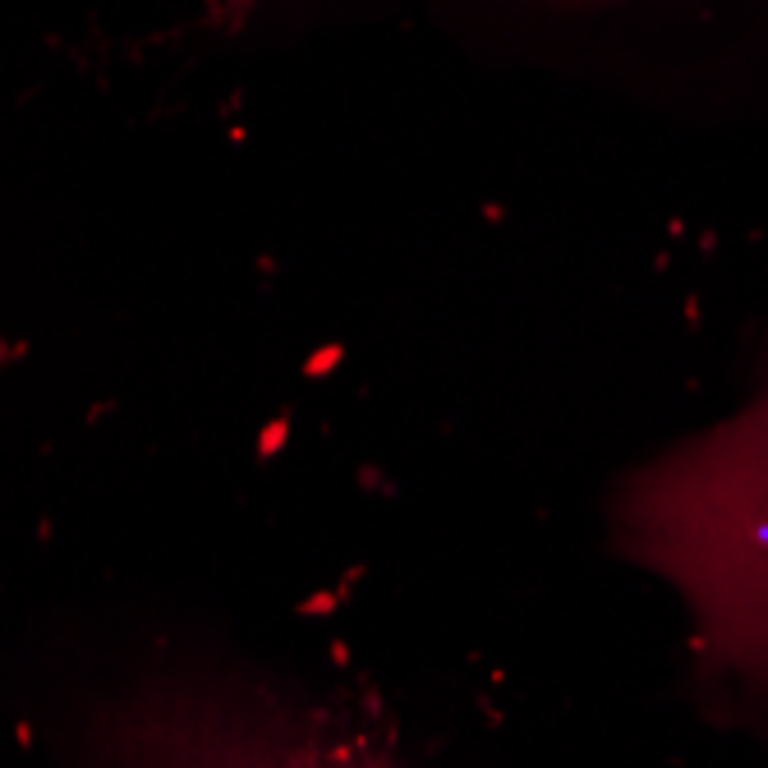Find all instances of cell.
I'll use <instances>...</instances> for the list:
<instances>
[{"mask_svg":"<svg viewBox=\"0 0 768 768\" xmlns=\"http://www.w3.org/2000/svg\"><path fill=\"white\" fill-rule=\"evenodd\" d=\"M617 548L685 599L713 662L768 695V392L626 483Z\"/></svg>","mask_w":768,"mask_h":768,"instance_id":"6da1fadb","label":"cell"},{"mask_svg":"<svg viewBox=\"0 0 768 768\" xmlns=\"http://www.w3.org/2000/svg\"><path fill=\"white\" fill-rule=\"evenodd\" d=\"M272 736L267 740H240L235 750H208L202 768H401L396 755L382 740L345 723L327 709L309 713H267Z\"/></svg>","mask_w":768,"mask_h":768,"instance_id":"7a4b0ae2","label":"cell"}]
</instances>
